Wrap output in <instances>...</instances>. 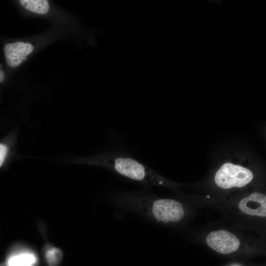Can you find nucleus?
I'll use <instances>...</instances> for the list:
<instances>
[{"instance_id":"f257e3e1","label":"nucleus","mask_w":266,"mask_h":266,"mask_svg":"<svg viewBox=\"0 0 266 266\" xmlns=\"http://www.w3.org/2000/svg\"><path fill=\"white\" fill-rule=\"evenodd\" d=\"M98 161L99 165L142 184L149 185L163 183L153 170L133 159L104 154Z\"/></svg>"},{"instance_id":"f03ea898","label":"nucleus","mask_w":266,"mask_h":266,"mask_svg":"<svg viewBox=\"0 0 266 266\" xmlns=\"http://www.w3.org/2000/svg\"><path fill=\"white\" fill-rule=\"evenodd\" d=\"M253 179V174L248 168L231 163H225L216 171L214 181L222 189L241 188Z\"/></svg>"},{"instance_id":"7ed1b4c3","label":"nucleus","mask_w":266,"mask_h":266,"mask_svg":"<svg viewBox=\"0 0 266 266\" xmlns=\"http://www.w3.org/2000/svg\"><path fill=\"white\" fill-rule=\"evenodd\" d=\"M149 208L153 216L157 221L165 223L180 221L185 214L182 204L172 199L155 200Z\"/></svg>"},{"instance_id":"20e7f679","label":"nucleus","mask_w":266,"mask_h":266,"mask_svg":"<svg viewBox=\"0 0 266 266\" xmlns=\"http://www.w3.org/2000/svg\"><path fill=\"white\" fill-rule=\"evenodd\" d=\"M206 241L210 248L222 254L236 251L240 244L239 239L235 235L223 230L210 232L206 238Z\"/></svg>"},{"instance_id":"39448f33","label":"nucleus","mask_w":266,"mask_h":266,"mask_svg":"<svg viewBox=\"0 0 266 266\" xmlns=\"http://www.w3.org/2000/svg\"><path fill=\"white\" fill-rule=\"evenodd\" d=\"M238 207L243 213L247 215L265 217L266 196L261 193H253L241 200Z\"/></svg>"},{"instance_id":"423d86ee","label":"nucleus","mask_w":266,"mask_h":266,"mask_svg":"<svg viewBox=\"0 0 266 266\" xmlns=\"http://www.w3.org/2000/svg\"><path fill=\"white\" fill-rule=\"evenodd\" d=\"M33 49V45L29 43L16 42L6 44L4 51L8 65L12 67L18 66Z\"/></svg>"},{"instance_id":"0eeeda50","label":"nucleus","mask_w":266,"mask_h":266,"mask_svg":"<svg viewBox=\"0 0 266 266\" xmlns=\"http://www.w3.org/2000/svg\"><path fill=\"white\" fill-rule=\"evenodd\" d=\"M21 5L27 10L39 14L47 13L49 4L46 0H20Z\"/></svg>"},{"instance_id":"6e6552de","label":"nucleus","mask_w":266,"mask_h":266,"mask_svg":"<svg viewBox=\"0 0 266 266\" xmlns=\"http://www.w3.org/2000/svg\"><path fill=\"white\" fill-rule=\"evenodd\" d=\"M36 261L33 254L23 253L11 256L7 262L8 266H33Z\"/></svg>"},{"instance_id":"1a4fd4ad","label":"nucleus","mask_w":266,"mask_h":266,"mask_svg":"<svg viewBox=\"0 0 266 266\" xmlns=\"http://www.w3.org/2000/svg\"><path fill=\"white\" fill-rule=\"evenodd\" d=\"M45 259L50 266H56L61 260V251L57 248L51 247L45 252Z\"/></svg>"},{"instance_id":"9d476101","label":"nucleus","mask_w":266,"mask_h":266,"mask_svg":"<svg viewBox=\"0 0 266 266\" xmlns=\"http://www.w3.org/2000/svg\"><path fill=\"white\" fill-rule=\"evenodd\" d=\"M7 151V147L3 144H0V167L2 166L5 160Z\"/></svg>"},{"instance_id":"9b49d317","label":"nucleus","mask_w":266,"mask_h":266,"mask_svg":"<svg viewBox=\"0 0 266 266\" xmlns=\"http://www.w3.org/2000/svg\"><path fill=\"white\" fill-rule=\"evenodd\" d=\"M4 78V73L3 71L0 69V82H1Z\"/></svg>"},{"instance_id":"f8f14e48","label":"nucleus","mask_w":266,"mask_h":266,"mask_svg":"<svg viewBox=\"0 0 266 266\" xmlns=\"http://www.w3.org/2000/svg\"><path fill=\"white\" fill-rule=\"evenodd\" d=\"M0 266H8V265L5 264H0Z\"/></svg>"}]
</instances>
